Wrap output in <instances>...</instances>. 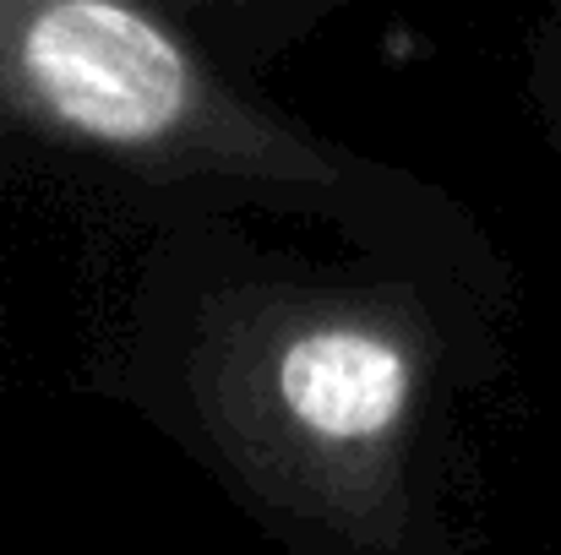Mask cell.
Masks as SVG:
<instances>
[{
	"label": "cell",
	"instance_id": "cell-1",
	"mask_svg": "<svg viewBox=\"0 0 561 555\" xmlns=\"http://www.w3.org/2000/svg\"><path fill=\"white\" fill-rule=\"evenodd\" d=\"M0 82L55 131L110 153H218L251 159V170L322 175L278 131L240 115L142 0H16Z\"/></svg>",
	"mask_w": 561,
	"mask_h": 555
},
{
	"label": "cell",
	"instance_id": "cell-2",
	"mask_svg": "<svg viewBox=\"0 0 561 555\" xmlns=\"http://www.w3.org/2000/svg\"><path fill=\"white\" fill-rule=\"evenodd\" d=\"M278 408L300 436L333 452L387 441L414 403V355L360 322L311 327L284 344L273 366Z\"/></svg>",
	"mask_w": 561,
	"mask_h": 555
},
{
	"label": "cell",
	"instance_id": "cell-3",
	"mask_svg": "<svg viewBox=\"0 0 561 555\" xmlns=\"http://www.w3.org/2000/svg\"><path fill=\"white\" fill-rule=\"evenodd\" d=\"M11 16H16V0H0V49H5V33H11Z\"/></svg>",
	"mask_w": 561,
	"mask_h": 555
}]
</instances>
